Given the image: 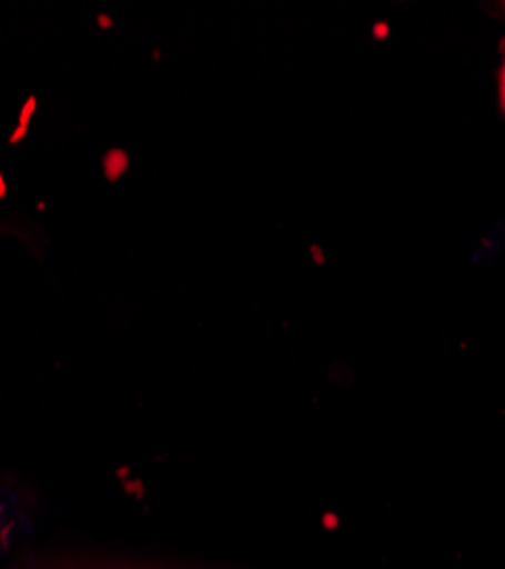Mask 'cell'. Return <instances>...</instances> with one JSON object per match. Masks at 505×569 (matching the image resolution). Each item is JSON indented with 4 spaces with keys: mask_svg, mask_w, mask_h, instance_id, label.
<instances>
[{
    "mask_svg": "<svg viewBox=\"0 0 505 569\" xmlns=\"http://www.w3.org/2000/svg\"><path fill=\"white\" fill-rule=\"evenodd\" d=\"M501 17L505 19V3H501ZM496 97H498V110L505 117V39H503L501 64L496 69Z\"/></svg>",
    "mask_w": 505,
    "mask_h": 569,
    "instance_id": "cell-1",
    "label": "cell"
}]
</instances>
